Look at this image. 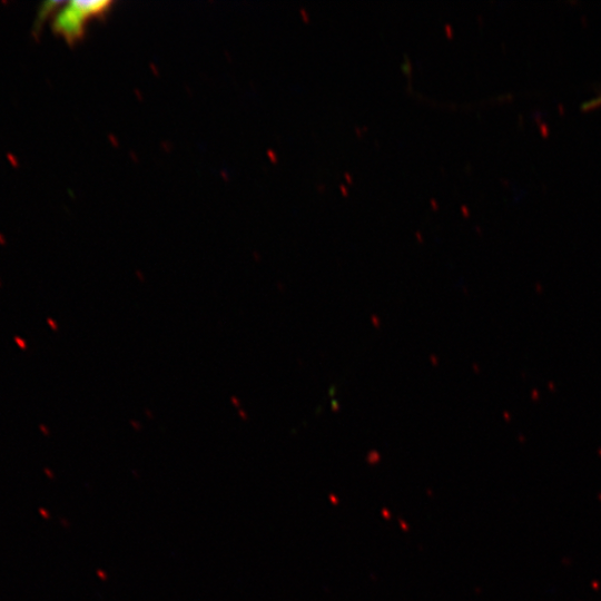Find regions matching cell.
Returning a JSON list of instances; mask_svg holds the SVG:
<instances>
[{
    "instance_id": "obj_1",
    "label": "cell",
    "mask_w": 601,
    "mask_h": 601,
    "mask_svg": "<svg viewBox=\"0 0 601 601\" xmlns=\"http://www.w3.org/2000/svg\"><path fill=\"white\" fill-rule=\"evenodd\" d=\"M112 3L106 0L70 1L58 11L53 20V29L66 41L75 43L83 37L89 21L105 17Z\"/></svg>"
},
{
    "instance_id": "obj_2",
    "label": "cell",
    "mask_w": 601,
    "mask_h": 601,
    "mask_svg": "<svg viewBox=\"0 0 601 601\" xmlns=\"http://www.w3.org/2000/svg\"><path fill=\"white\" fill-rule=\"evenodd\" d=\"M599 106H601V90L594 97L583 102L581 108L583 110H588V109H592Z\"/></svg>"
},
{
    "instance_id": "obj_3",
    "label": "cell",
    "mask_w": 601,
    "mask_h": 601,
    "mask_svg": "<svg viewBox=\"0 0 601 601\" xmlns=\"http://www.w3.org/2000/svg\"><path fill=\"white\" fill-rule=\"evenodd\" d=\"M13 339H14L16 344L19 346L20 349L27 351L28 344H27L24 338H22L20 336H14Z\"/></svg>"
},
{
    "instance_id": "obj_4",
    "label": "cell",
    "mask_w": 601,
    "mask_h": 601,
    "mask_svg": "<svg viewBox=\"0 0 601 601\" xmlns=\"http://www.w3.org/2000/svg\"><path fill=\"white\" fill-rule=\"evenodd\" d=\"M47 321H48V324H50L52 326V328H56L55 323L52 322L51 318H48Z\"/></svg>"
},
{
    "instance_id": "obj_5",
    "label": "cell",
    "mask_w": 601,
    "mask_h": 601,
    "mask_svg": "<svg viewBox=\"0 0 601 601\" xmlns=\"http://www.w3.org/2000/svg\"><path fill=\"white\" fill-rule=\"evenodd\" d=\"M2 286L1 282H0V287Z\"/></svg>"
}]
</instances>
